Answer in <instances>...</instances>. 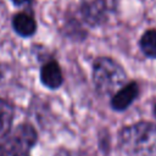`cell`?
Listing matches in <instances>:
<instances>
[{
  "instance_id": "6da1fadb",
  "label": "cell",
  "mask_w": 156,
  "mask_h": 156,
  "mask_svg": "<svg viewBox=\"0 0 156 156\" xmlns=\"http://www.w3.org/2000/svg\"><path fill=\"white\" fill-rule=\"evenodd\" d=\"M119 145L129 156H156V123L138 122L123 128Z\"/></svg>"
},
{
  "instance_id": "7a4b0ae2",
  "label": "cell",
  "mask_w": 156,
  "mask_h": 156,
  "mask_svg": "<svg viewBox=\"0 0 156 156\" xmlns=\"http://www.w3.org/2000/svg\"><path fill=\"white\" fill-rule=\"evenodd\" d=\"M93 83L99 94L113 96L127 84V76L115 60L99 57L93 66Z\"/></svg>"
},
{
  "instance_id": "3957f363",
  "label": "cell",
  "mask_w": 156,
  "mask_h": 156,
  "mask_svg": "<svg viewBox=\"0 0 156 156\" xmlns=\"http://www.w3.org/2000/svg\"><path fill=\"white\" fill-rule=\"evenodd\" d=\"M37 141V132L30 124H20L10 130L0 143V156H27Z\"/></svg>"
},
{
  "instance_id": "277c9868",
  "label": "cell",
  "mask_w": 156,
  "mask_h": 156,
  "mask_svg": "<svg viewBox=\"0 0 156 156\" xmlns=\"http://www.w3.org/2000/svg\"><path fill=\"white\" fill-rule=\"evenodd\" d=\"M139 87L135 83H127L122 89H119L111 100V105L115 110H126L138 96Z\"/></svg>"
},
{
  "instance_id": "5b68a950",
  "label": "cell",
  "mask_w": 156,
  "mask_h": 156,
  "mask_svg": "<svg viewBox=\"0 0 156 156\" xmlns=\"http://www.w3.org/2000/svg\"><path fill=\"white\" fill-rule=\"evenodd\" d=\"M40 79L48 88L55 89L62 84V71L56 61L46 62L40 71Z\"/></svg>"
},
{
  "instance_id": "8992f818",
  "label": "cell",
  "mask_w": 156,
  "mask_h": 156,
  "mask_svg": "<svg viewBox=\"0 0 156 156\" xmlns=\"http://www.w3.org/2000/svg\"><path fill=\"white\" fill-rule=\"evenodd\" d=\"M12 24H13V29L22 37H29L37 29L35 20L26 12L17 13L12 20Z\"/></svg>"
},
{
  "instance_id": "52a82bcc",
  "label": "cell",
  "mask_w": 156,
  "mask_h": 156,
  "mask_svg": "<svg viewBox=\"0 0 156 156\" xmlns=\"http://www.w3.org/2000/svg\"><path fill=\"white\" fill-rule=\"evenodd\" d=\"M13 119V107L5 99L0 98V138H4L10 130Z\"/></svg>"
},
{
  "instance_id": "ba28073f",
  "label": "cell",
  "mask_w": 156,
  "mask_h": 156,
  "mask_svg": "<svg viewBox=\"0 0 156 156\" xmlns=\"http://www.w3.org/2000/svg\"><path fill=\"white\" fill-rule=\"evenodd\" d=\"M83 13L90 23L100 22L105 15V2L102 0H91L83 6Z\"/></svg>"
},
{
  "instance_id": "9c48e42d",
  "label": "cell",
  "mask_w": 156,
  "mask_h": 156,
  "mask_svg": "<svg viewBox=\"0 0 156 156\" xmlns=\"http://www.w3.org/2000/svg\"><path fill=\"white\" fill-rule=\"evenodd\" d=\"M140 48L146 56L156 57V29H149L143 34Z\"/></svg>"
},
{
  "instance_id": "30bf717a",
  "label": "cell",
  "mask_w": 156,
  "mask_h": 156,
  "mask_svg": "<svg viewBox=\"0 0 156 156\" xmlns=\"http://www.w3.org/2000/svg\"><path fill=\"white\" fill-rule=\"evenodd\" d=\"M15 2H17V4H23V2H27L28 0H13Z\"/></svg>"
},
{
  "instance_id": "8fae6325",
  "label": "cell",
  "mask_w": 156,
  "mask_h": 156,
  "mask_svg": "<svg viewBox=\"0 0 156 156\" xmlns=\"http://www.w3.org/2000/svg\"><path fill=\"white\" fill-rule=\"evenodd\" d=\"M155 116H156V105H155Z\"/></svg>"
},
{
  "instance_id": "7c38bea8",
  "label": "cell",
  "mask_w": 156,
  "mask_h": 156,
  "mask_svg": "<svg viewBox=\"0 0 156 156\" xmlns=\"http://www.w3.org/2000/svg\"><path fill=\"white\" fill-rule=\"evenodd\" d=\"M0 79H1V71H0Z\"/></svg>"
}]
</instances>
